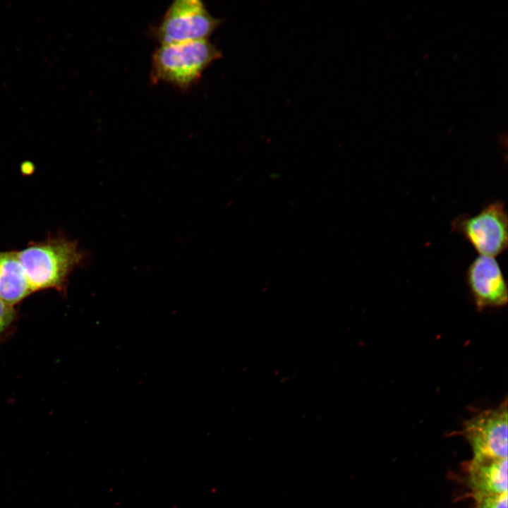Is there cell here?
<instances>
[{"mask_svg": "<svg viewBox=\"0 0 508 508\" xmlns=\"http://www.w3.org/2000/svg\"><path fill=\"white\" fill-rule=\"evenodd\" d=\"M219 23L201 1L177 0L166 11L155 35L161 44L205 40Z\"/></svg>", "mask_w": 508, "mask_h": 508, "instance_id": "obj_4", "label": "cell"}, {"mask_svg": "<svg viewBox=\"0 0 508 508\" xmlns=\"http://www.w3.org/2000/svg\"><path fill=\"white\" fill-rule=\"evenodd\" d=\"M507 458H472L465 481L473 498L507 492Z\"/></svg>", "mask_w": 508, "mask_h": 508, "instance_id": "obj_7", "label": "cell"}, {"mask_svg": "<svg viewBox=\"0 0 508 508\" xmlns=\"http://www.w3.org/2000/svg\"><path fill=\"white\" fill-rule=\"evenodd\" d=\"M15 312L13 306L0 299V334L11 324Z\"/></svg>", "mask_w": 508, "mask_h": 508, "instance_id": "obj_10", "label": "cell"}, {"mask_svg": "<svg viewBox=\"0 0 508 508\" xmlns=\"http://www.w3.org/2000/svg\"><path fill=\"white\" fill-rule=\"evenodd\" d=\"M452 231L461 234L479 255L495 258L507 248L508 218L504 203L495 200L474 215L456 217L452 222Z\"/></svg>", "mask_w": 508, "mask_h": 508, "instance_id": "obj_3", "label": "cell"}, {"mask_svg": "<svg viewBox=\"0 0 508 508\" xmlns=\"http://www.w3.org/2000/svg\"><path fill=\"white\" fill-rule=\"evenodd\" d=\"M466 283L477 308H502L507 304V285L495 258L480 255L470 264Z\"/></svg>", "mask_w": 508, "mask_h": 508, "instance_id": "obj_6", "label": "cell"}, {"mask_svg": "<svg viewBox=\"0 0 508 508\" xmlns=\"http://www.w3.org/2000/svg\"><path fill=\"white\" fill-rule=\"evenodd\" d=\"M475 508H507V492L473 498Z\"/></svg>", "mask_w": 508, "mask_h": 508, "instance_id": "obj_9", "label": "cell"}, {"mask_svg": "<svg viewBox=\"0 0 508 508\" xmlns=\"http://www.w3.org/2000/svg\"><path fill=\"white\" fill-rule=\"evenodd\" d=\"M221 55L207 40L161 44L152 55L151 80L186 90L195 83L206 68Z\"/></svg>", "mask_w": 508, "mask_h": 508, "instance_id": "obj_1", "label": "cell"}, {"mask_svg": "<svg viewBox=\"0 0 508 508\" xmlns=\"http://www.w3.org/2000/svg\"><path fill=\"white\" fill-rule=\"evenodd\" d=\"M16 253L33 291L61 286L85 257L76 242L66 238L34 243Z\"/></svg>", "mask_w": 508, "mask_h": 508, "instance_id": "obj_2", "label": "cell"}, {"mask_svg": "<svg viewBox=\"0 0 508 508\" xmlns=\"http://www.w3.org/2000/svg\"><path fill=\"white\" fill-rule=\"evenodd\" d=\"M32 291L16 252L0 251V299L13 306Z\"/></svg>", "mask_w": 508, "mask_h": 508, "instance_id": "obj_8", "label": "cell"}, {"mask_svg": "<svg viewBox=\"0 0 508 508\" xmlns=\"http://www.w3.org/2000/svg\"><path fill=\"white\" fill-rule=\"evenodd\" d=\"M507 401L466 421L462 433L476 459L507 458Z\"/></svg>", "mask_w": 508, "mask_h": 508, "instance_id": "obj_5", "label": "cell"}]
</instances>
